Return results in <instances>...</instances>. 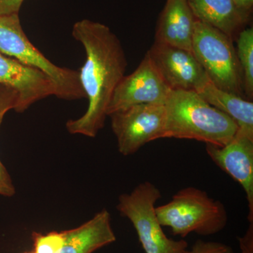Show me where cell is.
<instances>
[{"label":"cell","instance_id":"cell-1","mask_svg":"<svg viewBox=\"0 0 253 253\" xmlns=\"http://www.w3.org/2000/svg\"><path fill=\"white\" fill-rule=\"evenodd\" d=\"M72 35L85 51V61L78 71L89 104L82 117L68 121L66 128L71 134L95 137L104 127L108 108L125 76L127 61L121 41L103 23L81 20L75 23Z\"/></svg>","mask_w":253,"mask_h":253},{"label":"cell","instance_id":"cell-2","mask_svg":"<svg viewBox=\"0 0 253 253\" xmlns=\"http://www.w3.org/2000/svg\"><path fill=\"white\" fill-rule=\"evenodd\" d=\"M165 107L164 138L194 139L223 146L238 130L230 117L208 104L196 91L172 90Z\"/></svg>","mask_w":253,"mask_h":253},{"label":"cell","instance_id":"cell-13","mask_svg":"<svg viewBox=\"0 0 253 253\" xmlns=\"http://www.w3.org/2000/svg\"><path fill=\"white\" fill-rule=\"evenodd\" d=\"M62 233L64 244L60 253H92L116 241L111 214L106 209L81 226Z\"/></svg>","mask_w":253,"mask_h":253},{"label":"cell","instance_id":"cell-4","mask_svg":"<svg viewBox=\"0 0 253 253\" xmlns=\"http://www.w3.org/2000/svg\"><path fill=\"white\" fill-rule=\"evenodd\" d=\"M0 52L44 73L54 83L56 97L68 101L86 98L79 71L59 67L46 59L26 36L18 14L0 16Z\"/></svg>","mask_w":253,"mask_h":253},{"label":"cell","instance_id":"cell-6","mask_svg":"<svg viewBox=\"0 0 253 253\" xmlns=\"http://www.w3.org/2000/svg\"><path fill=\"white\" fill-rule=\"evenodd\" d=\"M161 196L157 186L144 181L129 194L119 196L117 209L131 221L145 253H182L188 249V243L168 238L158 220L155 206Z\"/></svg>","mask_w":253,"mask_h":253},{"label":"cell","instance_id":"cell-23","mask_svg":"<svg viewBox=\"0 0 253 253\" xmlns=\"http://www.w3.org/2000/svg\"><path fill=\"white\" fill-rule=\"evenodd\" d=\"M34 253V252H33V253Z\"/></svg>","mask_w":253,"mask_h":253},{"label":"cell","instance_id":"cell-9","mask_svg":"<svg viewBox=\"0 0 253 253\" xmlns=\"http://www.w3.org/2000/svg\"><path fill=\"white\" fill-rule=\"evenodd\" d=\"M147 53L171 90L198 92L211 81L192 51L154 42Z\"/></svg>","mask_w":253,"mask_h":253},{"label":"cell","instance_id":"cell-5","mask_svg":"<svg viewBox=\"0 0 253 253\" xmlns=\"http://www.w3.org/2000/svg\"><path fill=\"white\" fill-rule=\"evenodd\" d=\"M192 52L214 85L244 97L242 73L232 38L196 19Z\"/></svg>","mask_w":253,"mask_h":253},{"label":"cell","instance_id":"cell-21","mask_svg":"<svg viewBox=\"0 0 253 253\" xmlns=\"http://www.w3.org/2000/svg\"><path fill=\"white\" fill-rule=\"evenodd\" d=\"M240 249L242 253H253V223H250L249 229L243 237L239 238Z\"/></svg>","mask_w":253,"mask_h":253},{"label":"cell","instance_id":"cell-20","mask_svg":"<svg viewBox=\"0 0 253 253\" xmlns=\"http://www.w3.org/2000/svg\"><path fill=\"white\" fill-rule=\"evenodd\" d=\"M24 0H0V16L18 14Z\"/></svg>","mask_w":253,"mask_h":253},{"label":"cell","instance_id":"cell-15","mask_svg":"<svg viewBox=\"0 0 253 253\" xmlns=\"http://www.w3.org/2000/svg\"><path fill=\"white\" fill-rule=\"evenodd\" d=\"M196 19L233 38L246 21L233 0H187Z\"/></svg>","mask_w":253,"mask_h":253},{"label":"cell","instance_id":"cell-7","mask_svg":"<svg viewBox=\"0 0 253 253\" xmlns=\"http://www.w3.org/2000/svg\"><path fill=\"white\" fill-rule=\"evenodd\" d=\"M109 116L118 151L123 156L136 154L148 143L164 138L165 104L134 105Z\"/></svg>","mask_w":253,"mask_h":253},{"label":"cell","instance_id":"cell-17","mask_svg":"<svg viewBox=\"0 0 253 253\" xmlns=\"http://www.w3.org/2000/svg\"><path fill=\"white\" fill-rule=\"evenodd\" d=\"M18 101V93L13 88L0 84V126L5 114L10 110L16 109ZM15 191L12 179L0 161V195L11 197L14 196Z\"/></svg>","mask_w":253,"mask_h":253},{"label":"cell","instance_id":"cell-14","mask_svg":"<svg viewBox=\"0 0 253 253\" xmlns=\"http://www.w3.org/2000/svg\"><path fill=\"white\" fill-rule=\"evenodd\" d=\"M198 94L213 107L230 117L238 130L253 139V103L242 96L222 90L210 81Z\"/></svg>","mask_w":253,"mask_h":253},{"label":"cell","instance_id":"cell-19","mask_svg":"<svg viewBox=\"0 0 253 253\" xmlns=\"http://www.w3.org/2000/svg\"><path fill=\"white\" fill-rule=\"evenodd\" d=\"M182 253H234L231 246L217 241H206L199 239L189 250Z\"/></svg>","mask_w":253,"mask_h":253},{"label":"cell","instance_id":"cell-10","mask_svg":"<svg viewBox=\"0 0 253 253\" xmlns=\"http://www.w3.org/2000/svg\"><path fill=\"white\" fill-rule=\"evenodd\" d=\"M212 162L242 186L249 204L250 223H253V139L239 130L223 146L206 144Z\"/></svg>","mask_w":253,"mask_h":253},{"label":"cell","instance_id":"cell-12","mask_svg":"<svg viewBox=\"0 0 253 253\" xmlns=\"http://www.w3.org/2000/svg\"><path fill=\"white\" fill-rule=\"evenodd\" d=\"M196 20L187 0H167L158 20L154 42L192 51Z\"/></svg>","mask_w":253,"mask_h":253},{"label":"cell","instance_id":"cell-3","mask_svg":"<svg viewBox=\"0 0 253 253\" xmlns=\"http://www.w3.org/2000/svg\"><path fill=\"white\" fill-rule=\"evenodd\" d=\"M156 212L161 226L169 227L173 235L182 238L191 233L214 235L228 223L224 204L194 186L179 190L170 201L156 207Z\"/></svg>","mask_w":253,"mask_h":253},{"label":"cell","instance_id":"cell-22","mask_svg":"<svg viewBox=\"0 0 253 253\" xmlns=\"http://www.w3.org/2000/svg\"><path fill=\"white\" fill-rule=\"evenodd\" d=\"M233 1L240 13L247 20L250 11L253 7V0H233Z\"/></svg>","mask_w":253,"mask_h":253},{"label":"cell","instance_id":"cell-18","mask_svg":"<svg viewBox=\"0 0 253 253\" xmlns=\"http://www.w3.org/2000/svg\"><path fill=\"white\" fill-rule=\"evenodd\" d=\"M35 253H60L64 244L62 231L49 234H33Z\"/></svg>","mask_w":253,"mask_h":253},{"label":"cell","instance_id":"cell-11","mask_svg":"<svg viewBox=\"0 0 253 253\" xmlns=\"http://www.w3.org/2000/svg\"><path fill=\"white\" fill-rule=\"evenodd\" d=\"M0 84L13 88L18 94L15 111L24 112L32 104L56 96L54 83L36 68L19 62L0 52Z\"/></svg>","mask_w":253,"mask_h":253},{"label":"cell","instance_id":"cell-16","mask_svg":"<svg viewBox=\"0 0 253 253\" xmlns=\"http://www.w3.org/2000/svg\"><path fill=\"white\" fill-rule=\"evenodd\" d=\"M236 56L243 76L245 96L249 100L253 96V28L240 32L236 41Z\"/></svg>","mask_w":253,"mask_h":253},{"label":"cell","instance_id":"cell-8","mask_svg":"<svg viewBox=\"0 0 253 253\" xmlns=\"http://www.w3.org/2000/svg\"><path fill=\"white\" fill-rule=\"evenodd\" d=\"M171 91L146 52L135 71L125 76L118 84L108 108V116L134 105L165 104Z\"/></svg>","mask_w":253,"mask_h":253}]
</instances>
